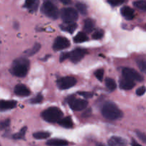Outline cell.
<instances>
[{
    "instance_id": "obj_10",
    "label": "cell",
    "mask_w": 146,
    "mask_h": 146,
    "mask_svg": "<svg viewBox=\"0 0 146 146\" xmlns=\"http://www.w3.org/2000/svg\"><path fill=\"white\" fill-rule=\"evenodd\" d=\"M87 54L86 49L81 48H77L73 50L71 52H70V60L73 63H78L81 61L84 58L86 54Z\"/></svg>"
},
{
    "instance_id": "obj_11",
    "label": "cell",
    "mask_w": 146,
    "mask_h": 146,
    "mask_svg": "<svg viewBox=\"0 0 146 146\" xmlns=\"http://www.w3.org/2000/svg\"><path fill=\"white\" fill-rule=\"evenodd\" d=\"M14 93L19 96H28L31 94L28 87L24 84H17L14 88Z\"/></svg>"
},
{
    "instance_id": "obj_39",
    "label": "cell",
    "mask_w": 146,
    "mask_h": 146,
    "mask_svg": "<svg viewBox=\"0 0 146 146\" xmlns=\"http://www.w3.org/2000/svg\"><path fill=\"white\" fill-rule=\"evenodd\" d=\"M59 1L64 4H69L71 2V0H59Z\"/></svg>"
},
{
    "instance_id": "obj_29",
    "label": "cell",
    "mask_w": 146,
    "mask_h": 146,
    "mask_svg": "<svg viewBox=\"0 0 146 146\" xmlns=\"http://www.w3.org/2000/svg\"><path fill=\"white\" fill-rule=\"evenodd\" d=\"M94 74H95V76L96 77L97 79L99 80L100 81H102L104 76V70L102 69V68H100V69L96 71Z\"/></svg>"
},
{
    "instance_id": "obj_12",
    "label": "cell",
    "mask_w": 146,
    "mask_h": 146,
    "mask_svg": "<svg viewBox=\"0 0 146 146\" xmlns=\"http://www.w3.org/2000/svg\"><path fill=\"white\" fill-rule=\"evenodd\" d=\"M109 146H126L127 141L124 138L119 136H112L108 141Z\"/></svg>"
},
{
    "instance_id": "obj_35",
    "label": "cell",
    "mask_w": 146,
    "mask_h": 146,
    "mask_svg": "<svg viewBox=\"0 0 146 146\" xmlns=\"http://www.w3.org/2000/svg\"><path fill=\"white\" fill-rule=\"evenodd\" d=\"M78 94L80 96H82L84 98H92L93 96H94V94L91 92H85V91H82V92H78Z\"/></svg>"
},
{
    "instance_id": "obj_37",
    "label": "cell",
    "mask_w": 146,
    "mask_h": 146,
    "mask_svg": "<svg viewBox=\"0 0 146 146\" xmlns=\"http://www.w3.org/2000/svg\"><path fill=\"white\" fill-rule=\"evenodd\" d=\"M145 91H146L145 87V86H141V87H140V88H138V89H137L136 94L138 96H143L144 94H145Z\"/></svg>"
},
{
    "instance_id": "obj_1",
    "label": "cell",
    "mask_w": 146,
    "mask_h": 146,
    "mask_svg": "<svg viewBox=\"0 0 146 146\" xmlns=\"http://www.w3.org/2000/svg\"><path fill=\"white\" fill-rule=\"evenodd\" d=\"M30 62L27 58L20 57L14 60L11 65V73L15 76L24 77L29 70Z\"/></svg>"
},
{
    "instance_id": "obj_5",
    "label": "cell",
    "mask_w": 146,
    "mask_h": 146,
    "mask_svg": "<svg viewBox=\"0 0 146 146\" xmlns=\"http://www.w3.org/2000/svg\"><path fill=\"white\" fill-rule=\"evenodd\" d=\"M60 16H61L63 21L66 24L75 22L78 17V14L76 10L71 7L62 9L60 11Z\"/></svg>"
},
{
    "instance_id": "obj_24",
    "label": "cell",
    "mask_w": 146,
    "mask_h": 146,
    "mask_svg": "<svg viewBox=\"0 0 146 146\" xmlns=\"http://www.w3.org/2000/svg\"><path fill=\"white\" fill-rule=\"evenodd\" d=\"M106 86L107 88L111 91H114L117 86L115 81L111 78H107L106 79Z\"/></svg>"
},
{
    "instance_id": "obj_6",
    "label": "cell",
    "mask_w": 146,
    "mask_h": 146,
    "mask_svg": "<svg viewBox=\"0 0 146 146\" xmlns=\"http://www.w3.org/2000/svg\"><path fill=\"white\" fill-rule=\"evenodd\" d=\"M66 102L69 104L71 109L75 111H80L85 109L88 104V101L86 100L78 99L76 98L74 96L68 97L66 98Z\"/></svg>"
},
{
    "instance_id": "obj_9",
    "label": "cell",
    "mask_w": 146,
    "mask_h": 146,
    "mask_svg": "<svg viewBox=\"0 0 146 146\" xmlns=\"http://www.w3.org/2000/svg\"><path fill=\"white\" fill-rule=\"evenodd\" d=\"M70 46V41L66 37L58 36L56 38L53 44V49L54 51H60L65 49Z\"/></svg>"
},
{
    "instance_id": "obj_28",
    "label": "cell",
    "mask_w": 146,
    "mask_h": 146,
    "mask_svg": "<svg viewBox=\"0 0 146 146\" xmlns=\"http://www.w3.org/2000/svg\"><path fill=\"white\" fill-rule=\"evenodd\" d=\"M104 34V31H103L102 29H98L97 30V31H96L93 34L92 37L93 38H94V39L98 40V39H101V38H102Z\"/></svg>"
},
{
    "instance_id": "obj_23",
    "label": "cell",
    "mask_w": 146,
    "mask_h": 146,
    "mask_svg": "<svg viewBox=\"0 0 146 146\" xmlns=\"http://www.w3.org/2000/svg\"><path fill=\"white\" fill-rule=\"evenodd\" d=\"M51 135V133L46 131H39V132H36L33 134V137L36 139L43 140L48 138Z\"/></svg>"
},
{
    "instance_id": "obj_30",
    "label": "cell",
    "mask_w": 146,
    "mask_h": 146,
    "mask_svg": "<svg viewBox=\"0 0 146 146\" xmlns=\"http://www.w3.org/2000/svg\"><path fill=\"white\" fill-rule=\"evenodd\" d=\"M137 64L138 66V68H140L142 72H144L146 74V61L144 60H138L137 61Z\"/></svg>"
},
{
    "instance_id": "obj_36",
    "label": "cell",
    "mask_w": 146,
    "mask_h": 146,
    "mask_svg": "<svg viewBox=\"0 0 146 146\" xmlns=\"http://www.w3.org/2000/svg\"><path fill=\"white\" fill-rule=\"evenodd\" d=\"M10 125V120L9 119H6L4 121L1 123V130H4L7 128V127L9 126Z\"/></svg>"
},
{
    "instance_id": "obj_19",
    "label": "cell",
    "mask_w": 146,
    "mask_h": 146,
    "mask_svg": "<svg viewBox=\"0 0 146 146\" xmlns=\"http://www.w3.org/2000/svg\"><path fill=\"white\" fill-rule=\"evenodd\" d=\"M58 123L61 126L66 128H71L74 126V123H73L72 119H71V117H65L64 118H62L58 121Z\"/></svg>"
},
{
    "instance_id": "obj_33",
    "label": "cell",
    "mask_w": 146,
    "mask_h": 146,
    "mask_svg": "<svg viewBox=\"0 0 146 146\" xmlns=\"http://www.w3.org/2000/svg\"><path fill=\"white\" fill-rule=\"evenodd\" d=\"M70 58V52H63L61 53V55H60L59 60L61 62H63L65 60L68 59Z\"/></svg>"
},
{
    "instance_id": "obj_17",
    "label": "cell",
    "mask_w": 146,
    "mask_h": 146,
    "mask_svg": "<svg viewBox=\"0 0 146 146\" xmlns=\"http://www.w3.org/2000/svg\"><path fill=\"white\" fill-rule=\"evenodd\" d=\"M17 104V101H4V100H1V102H0V108H1V111L12 109V108H15Z\"/></svg>"
},
{
    "instance_id": "obj_22",
    "label": "cell",
    "mask_w": 146,
    "mask_h": 146,
    "mask_svg": "<svg viewBox=\"0 0 146 146\" xmlns=\"http://www.w3.org/2000/svg\"><path fill=\"white\" fill-rule=\"evenodd\" d=\"M74 42L76 43H82L84 41H88V36L84 32H78L74 38Z\"/></svg>"
},
{
    "instance_id": "obj_27",
    "label": "cell",
    "mask_w": 146,
    "mask_h": 146,
    "mask_svg": "<svg viewBox=\"0 0 146 146\" xmlns=\"http://www.w3.org/2000/svg\"><path fill=\"white\" fill-rule=\"evenodd\" d=\"M133 5L138 9L146 11V1L145 0H138V1H134Z\"/></svg>"
},
{
    "instance_id": "obj_34",
    "label": "cell",
    "mask_w": 146,
    "mask_h": 146,
    "mask_svg": "<svg viewBox=\"0 0 146 146\" xmlns=\"http://www.w3.org/2000/svg\"><path fill=\"white\" fill-rule=\"evenodd\" d=\"M111 6H118L124 2V0H107Z\"/></svg>"
},
{
    "instance_id": "obj_7",
    "label": "cell",
    "mask_w": 146,
    "mask_h": 146,
    "mask_svg": "<svg viewBox=\"0 0 146 146\" xmlns=\"http://www.w3.org/2000/svg\"><path fill=\"white\" fill-rule=\"evenodd\" d=\"M76 83L77 80L74 77L66 76L58 79L56 81V85L59 89L66 90L74 86Z\"/></svg>"
},
{
    "instance_id": "obj_15",
    "label": "cell",
    "mask_w": 146,
    "mask_h": 146,
    "mask_svg": "<svg viewBox=\"0 0 146 146\" xmlns=\"http://www.w3.org/2000/svg\"><path fill=\"white\" fill-rule=\"evenodd\" d=\"M121 13L122 14L123 17L125 19H126L127 20H132L133 19L134 17H135V12H134V10L132 8L129 7H123L121 8Z\"/></svg>"
},
{
    "instance_id": "obj_31",
    "label": "cell",
    "mask_w": 146,
    "mask_h": 146,
    "mask_svg": "<svg viewBox=\"0 0 146 146\" xmlns=\"http://www.w3.org/2000/svg\"><path fill=\"white\" fill-rule=\"evenodd\" d=\"M42 101H43L42 95H41V94H38L35 98L30 100V103L32 104H40V103L42 102Z\"/></svg>"
},
{
    "instance_id": "obj_13",
    "label": "cell",
    "mask_w": 146,
    "mask_h": 146,
    "mask_svg": "<svg viewBox=\"0 0 146 146\" xmlns=\"http://www.w3.org/2000/svg\"><path fill=\"white\" fill-rule=\"evenodd\" d=\"M120 88L123 90H131L135 86V82L133 80L129 79L128 78L123 77L119 81Z\"/></svg>"
},
{
    "instance_id": "obj_16",
    "label": "cell",
    "mask_w": 146,
    "mask_h": 146,
    "mask_svg": "<svg viewBox=\"0 0 146 146\" xmlns=\"http://www.w3.org/2000/svg\"><path fill=\"white\" fill-rule=\"evenodd\" d=\"M46 145L49 146H66L68 145V142L66 140L53 138L46 141Z\"/></svg>"
},
{
    "instance_id": "obj_14",
    "label": "cell",
    "mask_w": 146,
    "mask_h": 146,
    "mask_svg": "<svg viewBox=\"0 0 146 146\" xmlns=\"http://www.w3.org/2000/svg\"><path fill=\"white\" fill-rule=\"evenodd\" d=\"M39 5L38 0H26L24 7L28 9L29 11L33 13L36 11Z\"/></svg>"
},
{
    "instance_id": "obj_21",
    "label": "cell",
    "mask_w": 146,
    "mask_h": 146,
    "mask_svg": "<svg viewBox=\"0 0 146 146\" xmlns=\"http://www.w3.org/2000/svg\"><path fill=\"white\" fill-rule=\"evenodd\" d=\"M40 48H41V44H38V43H36V44H35L33 46L32 48L27 50V51L24 52V54L27 56H31L36 54V53L39 51Z\"/></svg>"
},
{
    "instance_id": "obj_38",
    "label": "cell",
    "mask_w": 146,
    "mask_h": 146,
    "mask_svg": "<svg viewBox=\"0 0 146 146\" xmlns=\"http://www.w3.org/2000/svg\"><path fill=\"white\" fill-rule=\"evenodd\" d=\"M131 145L132 146H142L141 145H140L139 143H137L134 139H133L132 142H131Z\"/></svg>"
},
{
    "instance_id": "obj_3",
    "label": "cell",
    "mask_w": 146,
    "mask_h": 146,
    "mask_svg": "<svg viewBox=\"0 0 146 146\" xmlns=\"http://www.w3.org/2000/svg\"><path fill=\"white\" fill-rule=\"evenodd\" d=\"M43 119L48 123H58L64 116V113L57 107H49L41 113Z\"/></svg>"
},
{
    "instance_id": "obj_8",
    "label": "cell",
    "mask_w": 146,
    "mask_h": 146,
    "mask_svg": "<svg viewBox=\"0 0 146 146\" xmlns=\"http://www.w3.org/2000/svg\"><path fill=\"white\" fill-rule=\"evenodd\" d=\"M122 73L123 77L129 78V79L133 80L134 81H136L141 82V81H143V76L133 68H124L123 69Z\"/></svg>"
},
{
    "instance_id": "obj_20",
    "label": "cell",
    "mask_w": 146,
    "mask_h": 146,
    "mask_svg": "<svg viewBox=\"0 0 146 146\" xmlns=\"http://www.w3.org/2000/svg\"><path fill=\"white\" fill-rule=\"evenodd\" d=\"M60 27L62 30L64 31H67V32L70 33V34H72L77 28V24H76L75 22L73 23H65L64 24H62V25H60Z\"/></svg>"
},
{
    "instance_id": "obj_4",
    "label": "cell",
    "mask_w": 146,
    "mask_h": 146,
    "mask_svg": "<svg viewBox=\"0 0 146 146\" xmlns=\"http://www.w3.org/2000/svg\"><path fill=\"white\" fill-rule=\"evenodd\" d=\"M41 11L46 16L54 19H56L59 16L58 8L51 0H44L41 7Z\"/></svg>"
},
{
    "instance_id": "obj_32",
    "label": "cell",
    "mask_w": 146,
    "mask_h": 146,
    "mask_svg": "<svg viewBox=\"0 0 146 146\" xmlns=\"http://www.w3.org/2000/svg\"><path fill=\"white\" fill-rule=\"evenodd\" d=\"M135 133H136L137 136L138 137V138H139L141 141H143V142L146 143V135L144 133L141 132V131H135Z\"/></svg>"
},
{
    "instance_id": "obj_18",
    "label": "cell",
    "mask_w": 146,
    "mask_h": 146,
    "mask_svg": "<svg viewBox=\"0 0 146 146\" xmlns=\"http://www.w3.org/2000/svg\"><path fill=\"white\" fill-rule=\"evenodd\" d=\"M95 21L91 19H86L84 21V29L86 33H91L95 29Z\"/></svg>"
},
{
    "instance_id": "obj_25",
    "label": "cell",
    "mask_w": 146,
    "mask_h": 146,
    "mask_svg": "<svg viewBox=\"0 0 146 146\" xmlns=\"http://www.w3.org/2000/svg\"><path fill=\"white\" fill-rule=\"evenodd\" d=\"M27 127H23V128L20 130L19 132H18L17 133H15L13 135L12 138L15 140L24 139V136H25L26 132H27Z\"/></svg>"
},
{
    "instance_id": "obj_2",
    "label": "cell",
    "mask_w": 146,
    "mask_h": 146,
    "mask_svg": "<svg viewBox=\"0 0 146 146\" xmlns=\"http://www.w3.org/2000/svg\"><path fill=\"white\" fill-rule=\"evenodd\" d=\"M101 113L106 119L111 121L118 120L123 117V112L114 103L108 101L103 105Z\"/></svg>"
},
{
    "instance_id": "obj_26",
    "label": "cell",
    "mask_w": 146,
    "mask_h": 146,
    "mask_svg": "<svg viewBox=\"0 0 146 146\" xmlns=\"http://www.w3.org/2000/svg\"><path fill=\"white\" fill-rule=\"evenodd\" d=\"M76 7L77 10L81 13L83 15H85L88 12V10H87V7L85 4L81 2H78L76 4Z\"/></svg>"
}]
</instances>
